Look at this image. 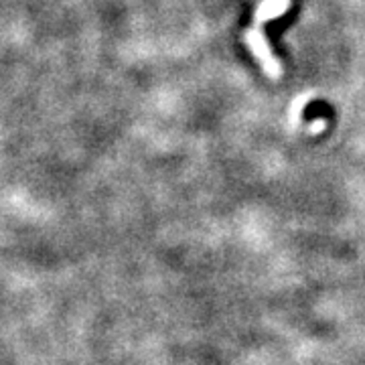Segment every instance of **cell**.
I'll return each instance as SVG.
<instances>
[{
    "label": "cell",
    "mask_w": 365,
    "mask_h": 365,
    "mask_svg": "<svg viewBox=\"0 0 365 365\" xmlns=\"http://www.w3.org/2000/svg\"><path fill=\"white\" fill-rule=\"evenodd\" d=\"M246 45L250 47V51L254 53V57L258 59V63L262 66V69L266 71V76L272 79L280 78L282 73V67L278 63V59L274 57L270 47H268V41L264 37L258 26H252L246 31Z\"/></svg>",
    "instance_id": "1"
},
{
    "label": "cell",
    "mask_w": 365,
    "mask_h": 365,
    "mask_svg": "<svg viewBox=\"0 0 365 365\" xmlns=\"http://www.w3.org/2000/svg\"><path fill=\"white\" fill-rule=\"evenodd\" d=\"M288 0H264L256 11V25H262L270 19H276L287 13Z\"/></svg>",
    "instance_id": "2"
}]
</instances>
